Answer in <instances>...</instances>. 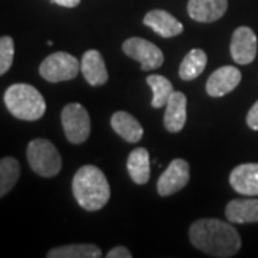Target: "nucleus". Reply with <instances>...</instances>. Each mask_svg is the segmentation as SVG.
<instances>
[{"label":"nucleus","mask_w":258,"mask_h":258,"mask_svg":"<svg viewBox=\"0 0 258 258\" xmlns=\"http://www.w3.org/2000/svg\"><path fill=\"white\" fill-rule=\"evenodd\" d=\"M122 49L129 57L138 60L142 71L158 69L164 63V55L161 49L142 37H129L128 40L123 42Z\"/></svg>","instance_id":"nucleus-7"},{"label":"nucleus","mask_w":258,"mask_h":258,"mask_svg":"<svg viewBox=\"0 0 258 258\" xmlns=\"http://www.w3.org/2000/svg\"><path fill=\"white\" fill-rule=\"evenodd\" d=\"M26 155L32 171L37 175L52 178L60 172L62 158L50 141L43 138L33 139L28 145Z\"/></svg>","instance_id":"nucleus-4"},{"label":"nucleus","mask_w":258,"mask_h":258,"mask_svg":"<svg viewBox=\"0 0 258 258\" xmlns=\"http://www.w3.org/2000/svg\"><path fill=\"white\" fill-rule=\"evenodd\" d=\"M81 71L85 79L92 86H101L108 81V71L103 62V57L98 50H88L82 56Z\"/></svg>","instance_id":"nucleus-15"},{"label":"nucleus","mask_w":258,"mask_h":258,"mask_svg":"<svg viewBox=\"0 0 258 258\" xmlns=\"http://www.w3.org/2000/svg\"><path fill=\"white\" fill-rule=\"evenodd\" d=\"M49 258H99L102 251L93 244H72L50 249L47 252Z\"/></svg>","instance_id":"nucleus-20"},{"label":"nucleus","mask_w":258,"mask_h":258,"mask_svg":"<svg viewBox=\"0 0 258 258\" xmlns=\"http://www.w3.org/2000/svg\"><path fill=\"white\" fill-rule=\"evenodd\" d=\"M111 125L113 131L125 141H128L129 144L139 142L144 135L141 123L128 112H115L111 118Z\"/></svg>","instance_id":"nucleus-17"},{"label":"nucleus","mask_w":258,"mask_h":258,"mask_svg":"<svg viewBox=\"0 0 258 258\" xmlns=\"http://www.w3.org/2000/svg\"><path fill=\"white\" fill-rule=\"evenodd\" d=\"M241 82V72L234 66H222L207 81V92L212 98H220L234 91Z\"/></svg>","instance_id":"nucleus-10"},{"label":"nucleus","mask_w":258,"mask_h":258,"mask_svg":"<svg viewBox=\"0 0 258 258\" xmlns=\"http://www.w3.org/2000/svg\"><path fill=\"white\" fill-rule=\"evenodd\" d=\"M189 240L195 248L212 257H234L241 248V237L237 230L217 218L194 222L189 228Z\"/></svg>","instance_id":"nucleus-1"},{"label":"nucleus","mask_w":258,"mask_h":258,"mask_svg":"<svg viewBox=\"0 0 258 258\" xmlns=\"http://www.w3.org/2000/svg\"><path fill=\"white\" fill-rule=\"evenodd\" d=\"M189 181V165L184 159H174L158 179V192L168 197L178 192Z\"/></svg>","instance_id":"nucleus-8"},{"label":"nucleus","mask_w":258,"mask_h":258,"mask_svg":"<svg viewBox=\"0 0 258 258\" xmlns=\"http://www.w3.org/2000/svg\"><path fill=\"white\" fill-rule=\"evenodd\" d=\"M81 71V63L75 56L56 52L49 55L39 68L40 76L47 82H64L75 79Z\"/></svg>","instance_id":"nucleus-5"},{"label":"nucleus","mask_w":258,"mask_h":258,"mask_svg":"<svg viewBox=\"0 0 258 258\" xmlns=\"http://www.w3.org/2000/svg\"><path fill=\"white\" fill-rule=\"evenodd\" d=\"M106 257L108 258H131L132 257V254H131V251H129L126 247H115V248H112L108 254H106Z\"/></svg>","instance_id":"nucleus-25"},{"label":"nucleus","mask_w":258,"mask_h":258,"mask_svg":"<svg viewBox=\"0 0 258 258\" xmlns=\"http://www.w3.org/2000/svg\"><path fill=\"white\" fill-rule=\"evenodd\" d=\"M225 217L235 224L258 222V198L232 200L225 208Z\"/></svg>","instance_id":"nucleus-16"},{"label":"nucleus","mask_w":258,"mask_h":258,"mask_svg":"<svg viewBox=\"0 0 258 258\" xmlns=\"http://www.w3.org/2000/svg\"><path fill=\"white\" fill-rule=\"evenodd\" d=\"M62 126L66 139L72 144H83L91 134V118L81 103H69L62 109Z\"/></svg>","instance_id":"nucleus-6"},{"label":"nucleus","mask_w":258,"mask_h":258,"mask_svg":"<svg viewBox=\"0 0 258 258\" xmlns=\"http://www.w3.org/2000/svg\"><path fill=\"white\" fill-rule=\"evenodd\" d=\"M15 42L10 36L0 37V75H5L13 63Z\"/></svg>","instance_id":"nucleus-23"},{"label":"nucleus","mask_w":258,"mask_h":258,"mask_svg":"<svg viewBox=\"0 0 258 258\" xmlns=\"http://www.w3.org/2000/svg\"><path fill=\"white\" fill-rule=\"evenodd\" d=\"M164 125L165 128L175 134L185 126L186 122V96L182 92H175L166 102Z\"/></svg>","instance_id":"nucleus-14"},{"label":"nucleus","mask_w":258,"mask_h":258,"mask_svg":"<svg viewBox=\"0 0 258 258\" xmlns=\"http://www.w3.org/2000/svg\"><path fill=\"white\" fill-rule=\"evenodd\" d=\"M247 123L251 129L258 131V101L249 109L248 115H247Z\"/></svg>","instance_id":"nucleus-24"},{"label":"nucleus","mask_w":258,"mask_h":258,"mask_svg":"<svg viewBox=\"0 0 258 258\" xmlns=\"http://www.w3.org/2000/svg\"><path fill=\"white\" fill-rule=\"evenodd\" d=\"M5 105L8 111L18 119L37 120L46 112L43 96L28 83H15L5 92Z\"/></svg>","instance_id":"nucleus-3"},{"label":"nucleus","mask_w":258,"mask_h":258,"mask_svg":"<svg viewBox=\"0 0 258 258\" xmlns=\"http://www.w3.org/2000/svg\"><path fill=\"white\" fill-rule=\"evenodd\" d=\"M231 56L240 64L251 63L257 56V36L252 29L247 26L238 28L231 39Z\"/></svg>","instance_id":"nucleus-9"},{"label":"nucleus","mask_w":258,"mask_h":258,"mask_svg":"<svg viewBox=\"0 0 258 258\" xmlns=\"http://www.w3.org/2000/svg\"><path fill=\"white\" fill-rule=\"evenodd\" d=\"M147 83L151 86V89L154 91V98H152V106L154 108H162L166 105L168 99L171 98V95L174 93L172 83L169 82L166 78L161 75H151L147 78Z\"/></svg>","instance_id":"nucleus-22"},{"label":"nucleus","mask_w":258,"mask_h":258,"mask_svg":"<svg viewBox=\"0 0 258 258\" xmlns=\"http://www.w3.org/2000/svg\"><path fill=\"white\" fill-rule=\"evenodd\" d=\"M20 176V165L18 159L6 157L0 159V198L13 189Z\"/></svg>","instance_id":"nucleus-21"},{"label":"nucleus","mask_w":258,"mask_h":258,"mask_svg":"<svg viewBox=\"0 0 258 258\" xmlns=\"http://www.w3.org/2000/svg\"><path fill=\"white\" fill-rule=\"evenodd\" d=\"M128 172L135 184L144 185L149 181L151 176V161L149 154L145 148L134 149L128 157Z\"/></svg>","instance_id":"nucleus-18"},{"label":"nucleus","mask_w":258,"mask_h":258,"mask_svg":"<svg viewBox=\"0 0 258 258\" xmlns=\"http://www.w3.org/2000/svg\"><path fill=\"white\" fill-rule=\"evenodd\" d=\"M144 23L162 37H174L184 28L182 23L165 10H151L144 18Z\"/></svg>","instance_id":"nucleus-13"},{"label":"nucleus","mask_w":258,"mask_h":258,"mask_svg":"<svg viewBox=\"0 0 258 258\" xmlns=\"http://www.w3.org/2000/svg\"><path fill=\"white\" fill-rule=\"evenodd\" d=\"M52 2L63 8H76L81 3V0H52Z\"/></svg>","instance_id":"nucleus-26"},{"label":"nucleus","mask_w":258,"mask_h":258,"mask_svg":"<svg viewBox=\"0 0 258 258\" xmlns=\"http://www.w3.org/2000/svg\"><path fill=\"white\" fill-rule=\"evenodd\" d=\"M228 8L227 0H189L188 15L201 23H211L221 19Z\"/></svg>","instance_id":"nucleus-11"},{"label":"nucleus","mask_w":258,"mask_h":258,"mask_svg":"<svg viewBox=\"0 0 258 258\" xmlns=\"http://www.w3.org/2000/svg\"><path fill=\"white\" fill-rule=\"evenodd\" d=\"M75 200L86 211H98L111 197L108 179L99 168L85 165L78 169L72 181Z\"/></svg>","instance_id":"nucleus-2"},{"label":"nucleus","mask_w":258,"mask_h":258,"mask_svg":"<svg viewBox=\"0 0 258 258\" xmlns=\"http://www.w3.org/2000/svg\"><path fill=\"white\" fill-rule=\"evenodd\" d=\"M207 66V55L203 49H192L185 56L179 66V78L182 81H194L203 74Z\"/></svg>","instance_id":"nucleus-19"},{"label":"nucleus","mask_w":258,"mask_h":258,"mask_svg":"<svg viewBox=\"0 0 258 258\" xmlns=\"http://www.w3.org/2000/svg\"><path fill=\"white\" fill-rule=\"evenodd\" d=\"M230 184L241 195H258V164H242L234 168Z\"/></svg>","instance_id":"nucleus-12"}]
</instances>
